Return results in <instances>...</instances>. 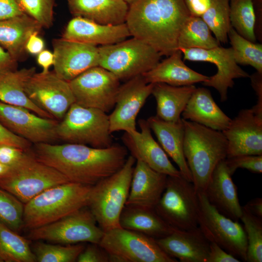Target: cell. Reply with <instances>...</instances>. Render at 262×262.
Masks as SVG:
<instances>
[{
	"instance_id": "obj_1",
	"label": "cell",
	"mask_w": 262,
	"mask_h": 262,
	"mask_svg": "<svg viewBox=\"0 0 262 262\" xmlns=\"http://www.w3.org/2000/svg\"><path fill=\"white\" fill-rule=\"evenodd\" d=\"M30 151L70 182L91 186L119 170L128 157L126 147L119 144L96 148L66 143H38Z\"/></svg>"
},
{
	"instance_id": "obj_46",
	"label": "cell",
	"mask_w": 262,
	"mask_h": 262,
	"mask_svg": "<svg viewBox=\"0 0 262 262\" xmlns=\"http://www.w3.org/2000/svg\"><path fill=\"white\" fill-rule=\"evenodd\" d=\"M238 259L226 251L216 243L210 242L206 262H240Z\"/></svg>"
},
{
	"instance_id": "obj_52",
	"label": "cell",
	"mask_w": 262,
	"mask_h": 262,
	"mask_svg": "<svg viewBox=\"0 0 262 262\" xmlns=\"http://www.w3.org/2000/svg\"><path fill=\"white\" fill-rule=\"evenodd\" d=\"M255 15V35L257 40L262 41V0H253Z\"/></svg>"
},
{
	"instance_id": "obj_41",
	"label": "cell",
	"mask_w": 262,
	"mask_h": 262,
	"mask_svg": "<svg viewBox=\"0 0 262 262\" xmlns=\"http://www.w3.org/2000/svg\"><path fill=\"white\" fill-rule=\"evenodd\" d=\"M22 11L42 28L53 25L54 0H16Z\"/></svg>"
},
{
	"instance_id": "obj_34",
	"label": "cell",
	"mask_w": 262,
	"mask_h": 262,
	"mask_svg": "<svg viewBox=\"0 0 262 262\" xmlns=\"http://www.w3.org/2000/svg\"><path fill=\"white\" fill-rule=\"evenodd\" d=\"M35 262L28 240L0 221V262Z\"/></svg>"
},
{
	"instance_id": "obj_44",
	"label": "cell",
	"mask_w": 262,
	"mask_h": 262,
	"mask_svg": "<svg viewBox=\"0 0 262 262\" xmlns=\"http://www.w3.org/2000/svg\"><path fill=\"white\" fill-rule=\"evenodd\" d=\"M27 151L16 146L0 144V163L12 167L17 164Z\"/></svg>"
},
{
	"instance_id": "obj_37",
	"label": "cell",
	"mask_w": 262,
	"mask_h": 262,
	"mask_svg": "<svg viewBox=\"0 0 262 262\" xmlns=\"http://www.w3.org/2000/svg\"><path fill=\"white\" fill-rule=\"evenodd\" d=\"M201 17L220 43L228 42V33L231 26L229 0H214Z\"/></svg>"
},
{
	"instance_id": "obj_27",
	"label": "cell",
	"mask_w": 262,
	"mask_h": 262,
	"mask_svg": "<svg viewBox=\"0 0 262 262\" xmlns=\"http://www.w3.org/2000/svg\"><path fill=\"white\" fill-rule=\"evenodd\" d=\"M181 115L183 119L221 131L231 120L216 104L211 92L203 87L196 88Z\"/></svg>"
},
{
	"instance_id": "obj_14",
	"label": "cell",
	"mask_w": 262,
	"mask_h": 262,
	"mask_svg": "<svg viewBox=\"0 0 262 262\" xmlns=\"http://www.w3.org/2000/svg\"><path fill=\"white\" fill-rule=\"evenodd\" d=\"M24 90L32 102L58 121L75 103L68 82L54 71L35 72L26 81Z\"/></svg>"
},
{
	"instance_id": "obj_54",
	"label": "cell",
	"mask_w": 262,
	"mask_h": 262,
	"mask_svg": "<svg viewBox=\"0 0 262 262\" xmlns=\"http://www.w3.org/2000/svg\"><path fill=\"white\" fill-rule=\"evenodd\" d=\"M243 207L251 214L262 218V198L257 197L249 201Z\"/></svg>"
},
{
	"instance_id": "obj_49",
	"label": "cell",
	"mask_w": 262,
	"mask_h": 262,
	"mask_svg": "<svg viewBox=\"0 0 262 262\" xmlns=\"http://www.w3.org/2000/svg\"><path fill=\"white\" fill-rule=\"evenodd\" d=\"M17 61L0 45V79L16 69Z\"/></svg>"
},
{
	"instance_id": "obj_23",
	"label": "cell",
	"mask_w": 262,
	"mask_h": 262,
	"mask_svg": "<svg viewBox=\"0 0 262 262\" xmlns=\"http://www.w3.org/2000/svg\"><path fill=\"white\" fill-rule=\"evenodd\" d=\"M227 166L225 159L214 168L204 191L210 203L221 214L239 221L242 214L237 187Z\"/></svg>"
},
{
	"instance_id": "obj_29",
	"label": "cell",
	"mask_w": 262,
	"mask_h": 262,
	"mask_svg": "<svg viewBox=\"0 0 262 262\" xmlns=\"http://www.w3.org/2000/svg\"><path fill=\"white\" fill-rule=\"evenodd\" d=\"M42 27L26 14L0 20V45L17 62L25 58V47L31 34Z\"/></svg>"
},
{
	"instance_id": "obj_50",
	"label": "cell",
	"mask_w": 262,
	"mask_h": 262,
	"mask_svg": "<svg viewBox=\"0 0 262 262\" xmlns=\"http://www.w3.org/2000/svg\"><path fill=\"white\" fill-rule=\"evenodd\" d=\"M214 0H183L191 16L201 17Z\"/></svg>"
},
{
	"instance_id": "obj_48",
	"label": "cell",
	"mask_w": 262,
	"mask_h": 262,
	"mask_svg": "<svg viewBox=\"0 0 262 262\" xmlns=\"http://www.w3.org/2000/svg\"><path fill=\"white\" fill-rule=\"evenodd\" d=\"M251 83L257 96V101L251 109L257 115L262 117V73L256 72L250 76Z\"/></svg>"
},
{
	"instance_id": "obj_35",
	"label": "cell",
	"mask_w": 262,
	"mask_h": 262,
	"mask_svg": "<svg viewBox=\"0 0 262 262\" xmlns=\"http://www.w3.org/2000/svg\"><path fill=\"white\" fill-rule=\"evenodd\" d=\"M233 56L237 64L250 66L262 73V44L242 36L231 26L228 33Z\"/></svg>"
},
{
	"instance_id": "obj_51",
	"label": "cell",
	"mask_w": 262,
	"mask_h": 262,
	"mask_svg": "<svg viewBox=\"0 0 262 262\" xmlns=\"http://www.w3.org/2000/svg\"><path fill=\"white\" fill-rule=\"evenodd\" d=\"M39 33L34 32L31 34L25 44V50L31 54H38L44 49L45 43L39 35Z\"/></svg>"
},
{
	"instance_id": "obj_7",
	"label": "cell",
	"mask_w": 262,
	"mask_h": 262,
	"mask_svg": "<svg viewBox=\"0 0 262 262\" xmlns=\"http://www.w3.org/2000/svg\"><path fill=\"white\" fill-rule=\"evenodd\" d=\"M67 182L65 176L39 161L29 150L0 178V188L25 204L45 190Z\"/></svg>"
},
{
	"instance_id": "obj_21",
	"label": "cell",
	"mask_w": 262,
	"mask_h": 262,
	"mask_svg": "<svg viewBox=\"0 0 262 262\" xmlns=\"http://www.w3.org/2000/svg\"><path fill=\"white\" fill-rule=\"evenodd\" d=\"M156 241L165 253L180 262H207L210 242L198 226L188 230L175 229Z\"/></svg>"
},
{
	"instance_id": "obj_17",
	"label": "cell",
	"mask_w": 262,
	"mask_h": 262,
	"mask_svg": "<svg viewBox=\"0 0 262 262\" xmlns=\"http://www.w3.org/2000/svg\"><path fill=\"white\" fill-rule=\"evenodd\" d=\"M154 83H147L143 76L131 78L120 85L115 108L109 115L110 132L136 131L137 116L147 99L151 94Z\"/></svg>"
},
{
	"instance_id": "obj_8",
	"label": "cell",
	"mask_w": 262,
	"mask_h": 262,
	"mask_svg": "<svg viewBox=\"0 0 262 262\" xmlns=\"http://www.w3.org/2000/svg\"><path fill=\"white\" fill-rule=\"evenodd\" d=\"M98 48V66L125 82L154 67L162 55L153 48L132 37Z\"/></svg>"
},
{
	"instance_id": "obj_22",
	"label": "cell",
	"mask_w": 262,
	"mask_h": 262,
	"mask_svg": "<svg viewBox=\"0 0 262 262\" xmlns=\"http://www.w3.org/2000/svg\"><path fill=\"white\" fill-rule=\"evenodd\" d=\"M130 36L125 23L115 25H103L76 16L67 23L62 38L97 46L115 44Z\"/></svg>"
},
{
	"instance_id": "obj_30",
	"label": "cell",
	"mask_w": 262,
	"mask_h": 262,
	"mask_svg": "<svg viewBox=\"0 0 262 262\" xmlns=\"http://www.w3.org/2000/svg\"><path fill=\"white\" fill-rule=\"evenodd\" d=\"M120 227L145 234L155 240L164 238L175 229L166 223L154 209L125 205L119 219Z\"/></svg>"
},
{
	"instance_id": "obj_19",
	"label": "cell",
	"mask_w": 262,
	"mask_h": 262,
	"mask_svg": "<svg viewBox=\"0 0 262 262\" xmlns=\"http://www.w3.org/2000/svg\"><path fill=\"white\" fill-rule=\"evenodd\" d=\"M54 72L69 82L86 70L98 66V48L97 46L67 40H52Z\"/></svg>"
},
{
	"instance_id": "obj_39",
	"label": "cell",
	"mask_w": 262,
	"mask_h": 262,
	"mask_svg": "<svg viewBox=\"0 0 262 262\" xmlns=\"http://www.w3.org/2000/svg\"><path fill=\"white\" fill-rule=\"evenodd\" d=\"M247 240V262H262V218L251 214L242 207L240 218Z\"/></svg>"
},
{
	"instance_id": "obj_16",
	"label": "cell",
	"mask_w": 262,
	"mask_h": 262,
	"mask_svg": "<svg viewBox=\"0 0 262 262\" xmlns=\"http://www.w3.org/2000/svg\"><path fill=\"white\" fill-rule=\"evenodd\" d=\"M179 50L182 52L184 60L206 62L216 66V74L209 77L202 84L215 88L219 93L222 102L227 99L228 90L233 87L235 79L250 77L235 62L231 47L219 46L211 49L192 48Z\"/></svg>"
},
{
	"instance_id": "obj_2",
	"label": "cell",
	"mask_w": 262,
	"mask_h": 262,
	"mask_svg": "<svg viewBox=\"0 0 262 262\" xmlns=\"http://www.w3.org/2000/svg\"><path fill=\"white\" fill-rule=\"evenodd\" d=\"M190 16L183 0H137L129 6L125 23L131 36L168 57L178 50L180 33Z\"/></svg>"
},
{
	"instance_id": "obj_24",
	"label": "cell",
	"mask_w": 262,
	"mask_h": 262,
	"mask_svg": "<svg viewBox=\"0 0 262 262\" xmlns=\"http://www.w3.org/2000/svg\"><path fill=\"white\" fill-rule=\"evenodd\" d=\"M167 177L136 160L125 205L154 209L164 190Z\"/></svg>"
},
{
	"instance_id": "obj_33",
	"label": "cell",
	"mask_w": 262,
	"mask_h": 262,
	"mask_svg": "<svg viewBox=\"0 0 262 262\" xmlns=\"http://www.w3.org/2000/svg\"><path fill=\"white\" fill-rule=\"evenodd\" d=\"M220 46L202 18L190 16L184 22L178 39V49H211Z\"/></svg>"
},
{
	"instance_id": "obj_43",
	"label": "cell",
	"mask_w": 262,
	"mask_h": 262,
	"mask_svg": "<svg viewBox=\"0 0 262 262\" xmlns=\"http://www.w3.org/2000/svg\"><path fill=\"white\" fill-rule=\"evenodd\" d=\"M78 262H109V255L99 244L90 243L78 257Z\"/></svg>"
},
{
	"instance_id": "obj_25",
	"label": "cell",
	"mask_w": 262,
	"mask_h": 262,
	"mask_svg": "<svg viewBox=\"0 0 262 262\" xmlns=\"http://www.w3.org/2000/svg\"><path fill=\"white\" fill-rule=\"evenodd\" d=\"M147 120L160 146L177 164L182 177L192 182V175L183 151L184 126L182 119L176 122H167L155 115Z\"/></svg>"
},
{
	"instance_id": "obj_18",
	"label": "cell",
	"mask_w": 262,
	"mask_h": 262,
	"mask_svg": "<svg viewBox=\"0 0 262 262\" xmlns=\"http://www.w3.org/2000/svg\"><path fill=\"white\" fill-rule=\"evenodd\" d=\"M222 132L228 143L227 158L262 155V117L251 108L241 110Z\"/></svg>"
},
{
	"instance_id": "obj_56",
	"label": "cell",
	"mask_w": 262,
	"mask_h": 262,
	"mask_svg": "<svg viewBox=\"0 0 262 262\" xmlns=\"http://www.w3.org/2000/svg\"><path fill=\"white\" fill-rule=\"evenodd\" d=\"M124 0L128 4L130 5L132 4V3H133L134 2H135L137 0Z\"/></svg>"
},
{
	"instance_id": "obj_4",
	"label": "cell",
	"mask_w": 262,
	"mask_h": 262,
	"mask_svg": "<svg viewBox=\"0 0 262 262\" xmlns=\"http://www.w3.org/2000/svg\"><path fill=\"white\" fill-rule=\"evenodd\" d=\"M93 186L69 181L45 190L24 204L23 227L36 228L88 206Z\"/></svg>"
},
{
	"instance_id": "obj_47",
	"label": "cell",
	"mask_w": 262,
	"mask_h": 262,
	"mask_svg": "<svg viewBox=\"0 0 262 262\" xmlns=\"http://www.w3.org/2000/svg\"><path fill=\"white\" fill-rule=\"evenodd\" d=\"M24 13L16 0H0V20L20 16Z\"/></svg>"
},
{
	"instance_id": "obj_20",
	"label": "cell",
	"mask_w": 262,
	"mask_h": 262,
	"mask_svg": "<svg viewBox=\"0 0 262 262\" xmlns=\"http://www.w3.org/2000/svg\"><path fill=\"white\" fill-rule=\"evenodd\" d=\"M140 131L125 132L122 140L131 155L154 170L169 176H180V172L170 161L167 155L153 138L147 120L138 121Z\"/></svg>"
},
{
	"instance_id": "obj_3",
	"label": "cell",
	"mask_w": 262,
	"mask_h": 262,
	"mask_svg": "<svg viewBox=\"0 0 262 262\" xmlns=\"http://www.w3.org/2000/svg\"><path fill=\"white\" fill-rule=\"evenodd\" d=\"M182 119L183 151L197 193L204 192L217 164L227 156V140L221 131Z\"/></svg>"
},
{
	"instance_id": "obj_32",
	"label": "cell",
	"mask_w": 262,
	"mask_h": 262,
	"mask_svg": "<svg viewBox=\"0 0 262 262\" xmlns=\"http://www.w3.org/2000/svg\"><path fill=\"white\" fill-rule=\"evenodd\" d=\"M35 71L34 67L24 68L10 72L1 78L0 79V101L27 108L43 117L53 118L32 102L25 92L26 81Z\"/></svg>"
},
{
	"instance_id": "obj_42",
	"label": "cell",
	"mask_w": 262,
	"mask_h": 262,
	"mask_svg": "<svg viewBox=\"0 0 262 262\" xmlns=\"http://www.w3.org/2000/svg\"><path fill=\"white\" fill-rule=\"evenodd\" d=\"M225 162L231 176L238 168L246 169L252 173L262 172V155H241L227 158Z\"/></svg>"
},
{
	"instance_id": "obj_12",
	"label": "cell",
	"mask_w": 262,
	"mask_h": 262,
	"mask_svg": "<svg viewBox=\"0 0 262 262\" xmlns=\"http://www.w3.org/2000/svg\"><path fill=\"white\" fill-rule=\"evenodd\" d=\"M198 226L209 242L216 243L240 261L246 262L247 240L243 226L219 213L204 192L197 193Z\"/></svg>"
},
{
	"instance_id": "obj_53",
	"label": "cell",
	"mask_w": 262,
	"mask_h": 262,
	"mask_svg": "<svg viewBox=\"0 0 262 262\" xmlns=\"http://www.w3.org/2000/svg\"><path fill=\"white\" fill-rule=\"evenodd\" d=\"M37 62L42 68L43 73L49 72V69L51 66H53L54 57L53 53L47 49H44L37 54Z\"/></svg>"
},
{
	"instance_id": "obj_55",
	"label": "cell",
	"mask_w": 262,
	"mask_h": 262,
	"mask_svg": "<svg viewBox=\"0 0 262 262\" xmlns=\"http://www.w3.org/2000/svg\"><path fill=\"white\" fill-rule=\"evenodd\" d=\"M11 169V167L0 163V178L5 175Z\"/></svg>"
},
{
	"instance_id": "obj_31",
	"label": "cell",
	"mask_w": 262,
	"mask_h": 262,
	"mask_svg": "<svg viewBox=\"0 0 262 262\" xmlns=\"http://www.w3.org/2000/svg\"><path fill=\"white\" fill-rule=\"evenodd\" d=\"M196 88L194 85L175 86L164 83H154L151 94L157 103L156 115L167 122L180 120V115Z\"/></svg>"
},
{
	"instance_id": "obj_36",
	"label": "cell",
	"mask_w": 262,
	"mask_h": 262,
	"mask_svg": "<svg viewBox=\"0 0 262 262\" xmlns=\"http://www.w3.org/2000/svg\"><path fill=\"white\" fill-rule=\"evenodd\" d=\"M231 26L246 39L256 43L255 15L253 0H229Z\"/></svg>"
},
{
	"instance_id": "obj_6",
	"label": "cell",
	"mask_w": 262,
	"mask_h": 262,
	"mask_svg": "<svg viewBox=\"0 0 262 262\" xmlns=\"http://www.w3.org/2000/svg\"><path fill=\"white\" fill-rule=\"evenodd\" d=\"M109 115L103 111L74 103L58 121V139L66 143L106 148L113 145Z\"/></svg>"
},
{
	"instance_id": "obj_26",
	"label": "cell",
	"mask_w": 262,
	"mask_h": 262,
	"mask_svg": "<svg viewBox=\"0 0 262 262\" xmlns=\"http://www.w3.org/2000/svg\"><path fill=\"white\" fill-rule=\"evenodd\" d=\"M142 75L147 83H164L175 86L203 82L209 78L187 66L179 49Z\"/></svg>"
},
{
	"instance_id": "obj_9",
	"label": "cell",
	"mask_w": 262,
	"mask_h": 262,
	"mask_svg": "<svg viewBox=\"0 0 262 262\" xmlns=\"http://www.w3.org/2000/svg\"><path fill=\"white\" fill-rule=\"evenodd\" d=\"M154 210L175 229L188 230L197 227L199 202L193 183L182 175L167 176L164 190Z\"/></svg>"
},
{
	"instance_id": "obj_15",
	"label": "cell",
	"mask_w": 262,
	"mask_h": 262,
	"mask_svg": "<svg viewBox=\"0 0 262 262\" xmlns=\"http://www.w3.org/2000/svg\"><path fill=\"white\" fill-rule=\"evenodd\" d=\"M0 123L32 144L53 143L58 139V120L42 117L22 107L0 101Z\"/></svg>"
},
{
	"instance_id": "obj_5",
	"label": "cell",
	"mask_w": 262,
	"mask_h": 262,
	"mask_svg": "<svg viewBox=\"0 0 262 262\" xmlns=\"http://www.w3.org/2000/svg\"><path fill=\"white\" fill-rule=\"evenodd\" d=\"M136 163L128 156L123 166L93 186L88 207L104 231L120 227L119 219L129 196Z\"/></svg>"
},
{
	"instance_id": "obj_10",
	"label": "cell",
	"mask_w": 262,
	"mask_h": 262,
	"mask_svg": "<svg viewBox=\"0 0 262 262\" xmlns=\"http://www.w3.org/2000/svg\"><path fill=\"white\" fill-rule=\"evenodd\" d=\"M109 255V262H177L145 234L118 227L104 232L99 243Z\"/></svg>"
},
{
	"instance_id": "obj_13",
	"label": "cell",
	"mask_w": 262,
	"mask_h": 262,
	"mask_svg": "<svg viewBox=\"0 0 262 262\" xmlns=\"http://www.w3.org/2000/svg\"><path fill=\"white\" fill-rule=\"evenodd\" d=\"M68 82L75 103L106 113L114 108L120 84L109 70L99 66L92 67Z\"/></svg>"
},
{
	"instance_id": "obj_11",
	"label": "cell",
	"mask_w": 262,
	"mask_h": 262,
	"mask_svg": "<svg viewBox=\"0 0 262 262\" xmlns=\"http://www.w3.org/2000/svg\"><path fill=\"white\" fill-rule=\"evenodd\" d=\"M104 234L86 206L55 222L30 229L28 237L62 245L99 244Z\"/></svg>"
},
{
	"instance_id": "obj_45",
	"label": "cell",
	"mask_w": 262,
	"mask_h": 262,
	"mask_svg": "<svg viewBox=\"0 0 262 262\" xmlns=\"http://www.w3.org/2000/svg\"><path fill=\"white\" fill-rule=\"evenodd\" d=\"M11 145L18 147L25 151L31 149L32 143L7 129L0 123V144Z\"/></svg>"
},
{
	"instance_id": "obj_40",
	"label": "cell",
	"mask_w": 262,
	"mask_h": 262,
	"mask_svg": "<svg viewBox=\"0 0 262 262\" xmlns=\"http://www.w3.org/2000/svg\"><path fill=\"white\" fill-rule=\"evenodd\" d=\"M24 204L0 188V221L17 232L23 227Z\"/></svg>"
},
{
	"instance_id": "obj_28",
	"label": "cell",
	"mask_w": 262,
	"mask_h": 262,
	"mask_svg": "<svg viewBox=\"0 0 262 262\" xmlns=\"http://www.w3.org/2000/svg\"><path fill=\"white\" fill-rule=\"evenodd\" d=\"M74 17L86 18L103 25L126 22L129 6L123 0H68Z\"/></svg>"
},
{
	"instance_id": "obj_38",
	"label": "cell",
	"mask_w": 262,
	"mask_h": 262,
	"mask_svg": "<svg viewBox=\"0 0 262 262\" xmlns=\"http://www.w3.org/2000/svg\"><path fill=\"white\" fill-rule=\"evenodd\" d=\"M82 243L73 245H54L36 242L32 250L36 262H74L85 248Z\"/></svg>"
}]
</instances>
